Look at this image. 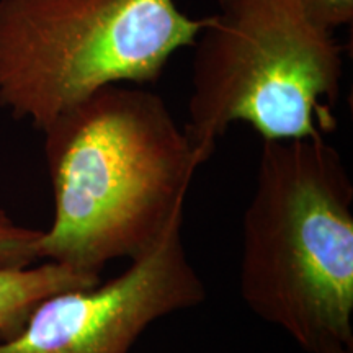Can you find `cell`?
Segmentation results:
<instances>
[{"mask_svg":"<svg viewBox=\"0 0 353 353\" xmlns=\"http://www.w3.org/2000/svg\"><path fill=\"white\" fill-rule=\"evenodd\" d=\"M100 281L99 273L50 260L39 267L0 265V342L17 337L43 299L63 291L90 288Z\"/></svg>","mask_w":353,"mask_h":353,"instance_id":"6","label":"cell"},{"mask_svg":"<svg viewBox=\"0 0 353 353\" xmlns=\"http://www.w3.org/2000/svg\"><path fill=\"white\" fill-rule=\"evenodd\" d=\"M299 3L311 21L330 33L352 25L353 0H299Z\"/></svg>","mask_w":353,"mask_h":353,"instance_id":"8","label":"cell"},{"mask_svg":"<svg viewBox=\"0 0 353 353\" xmlns=\"http://www.w3.org/2000/svg\"><path fill=\"white\" fill-rule=\"evenodd\" d=\"M182 224L183 214L112 280L43 299L0 353H130L154 322L200 306L206 286L185 250Z\"/></svg>","mask_w":353,"mask_h":353,"instance_id":"5","label":"cell"},{"mask_svg":"<svg viewBox=\"0 0 353 353\" xmlns=\"http://www.w3.org/2000/svg\"><path fill=\"white\" fill-rule=\"evenodd\" d=\"M317 353H353V347L337 345V343H332V345L321 348V350Z\"/></svg>","mask_w":353,"mask_h":353,"instance_id":"9","label":"cell"},{"mask_svg":"<svg viewBox=\"0 0 353 353\" xmlns=\"http://www.w3.org/2000/svg\"><path fill=\"white\" fill-rule=\"evenodd\" d=\"M208 19L179 0H0V105L44 130L100 88L156 82Z\"/></svg>","mask_w":353,"mask_h":353,"instance_id":"4","label":"cell"},{"mask_svg":"<svg viewBox=\"0 0 353 353\" xmlns=\"http://www.w3.org/2000/svg\"><path fill=\"white\" fill-rule=\"evenodd\" d=\"M193 48L185 134L201 164L234 123L263 141L325 138L335 128L342 46L299 0H216Z\"/></svg>","mask_w":353,"mask_h":353,"instance_id":"3","label":"cell"},{"mask_svg":"<svg viewBox=\"0 0 353 353\" xmlns=\"http://www.w3.org/2000/svg\"><path fill=\"white\" fill-rule=\"evenodd\" d=\"M353 183L325 138L263 141L242 216L239 291L303 350L353 347Z\"/></svg>","mask_w":353,"mask_h":353,"instance_id":"2","label":"cell"},{"mask_svg":"<svg viewBox=\"0 0 353 353\" xmlns=\"http://www.w3.org/2000/svg\"><path fill=\"white\" fill-rule=\"evenodd\" d=\"M41 231L19 226L0 210V265L26 267L38 260V241Z\"/></svg>","mask_w":353,"mask_h":353,"instance_id":"7","label":"cell"},{"mask_svg":"<svg viewBox=\"0 0 353 353\" xmlns=\"http://www.w3.org/2000/svg\"><path fill=\"white\" fill-rule=\"evenodd\" d=\"M54 214L38 259L99 273L132 260L183 214L203 165L164 99L125 83L74 105L44 130Z\"/></svg>","mask_w":353,"mask_h":353,"instance_id":"1","label":"cell"}]
</instances>
